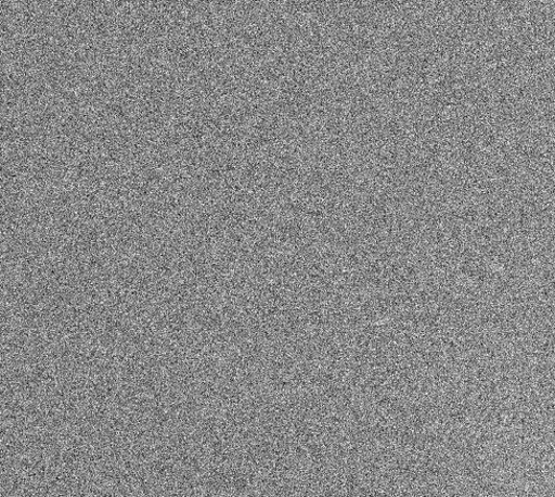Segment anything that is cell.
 Here are the masks:
<instances>
[]
</instances>
